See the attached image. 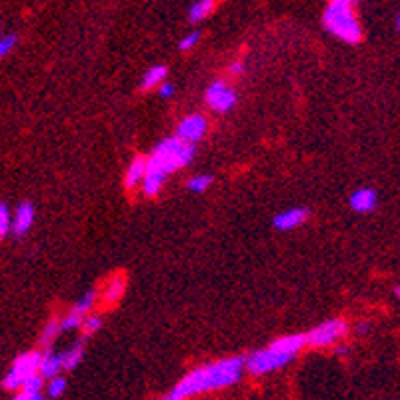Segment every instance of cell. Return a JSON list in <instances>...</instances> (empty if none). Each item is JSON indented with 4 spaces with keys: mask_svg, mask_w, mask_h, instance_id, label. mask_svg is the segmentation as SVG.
I'll return each instance as SVG.
<instances>
[{
    "mask_svg": "<svg viewBox=\"0 0 400 400\" xmlns=\"http://www.w3.org/2000/svg\"><path fill=\"white\" fill-rule=\"evenodd\" d=\"M244 375V356H229L217 362H208L195 368L164 396L159 400H186L202 392L229 389Z\"/></svg>",
    "mask_w": 400,
    "mask_h": 400,
    "instance_id": "1",
    "label": "cell"
},
{
    "mask_svg": "<svg viewBox=\"0 0 400 400\" xmlns=\"http://www.w3.org/2000/svg\"><path fill=\"white\" fill-rule=\"evenodd\" d=\"M307 346L304 334H286L276 338L266 348L254 350L252 355L244 358V370H248L252 377H264L275 370H280L282 366L290 365L297 355Z\"/></svg>",
    "mask_w": 400,
    "mask_h": 400,
    "instance_id": "2",
    "label": "cell"
},
{
    "mask_svg": "<svg viewBox=\"0 0 400 400\" xmlns=\"http://www.w3.org/2000/svg\"><path fill=\"white\" fill-rule=\"evenodd\" d=\"M322 24L328 35L346 45H358L362 40V28L350 0H328L322 14Z\"/></svg>",
    "mask_w": 400,
    "mask_h": 400,
    "instance_id": "3",
    "label": "cell"
},
{
    "mask_svg": "<svg viewBox=\"0 0 400 400\" xmlns=\"http://www.w3.org/2000/svg\"><path fill=\"white\" fill-rule=\"evenodd\" d=\"M195 144H190V142H186V140L174 135V137L160 140L156 149L152 150V156L149 159V162L159 166L160 171H164L166 174H171L178 168L188 166L195 160Z\"/></svg>",
    "mask_w": 400,
    "mask_h": 400,
    "instance_id": "4",
    "label": "cell"
},
{
    "mask_svg": "<svg viewBox=\"0 0 400 400\" xmlns=\"http://www.w3.org/2000/svg\"><path fill=\"white\" fill-rule=\"evenodd\" d=\"M38 366H40V353L28 350L14 358L11 370L6 372V377L2 380V387L11 392H18L23 389L24 382L33 375H38Z\"/></svg>",
    "mask_w": 400,
    "mask_h": 400,
    "instance_id": "5",
    "label": "cell"
},
{
    "mask_svg": "<svg viewBox=\"0 0 400 400\" xmlns=\"http://www.w3.org/2000/svg\"><path fill=\"white\" fill-rule=\"evenodd\" d=\"M346 334H348L346 320L328 319L316 324L309 334H304V338H307V346L324 348V346H332V344H336L338 341H343Z\"/></svg>",
    "mask_w": 400,
    "mask_h": 400,
    "instance_id": "6",
    "label": "cell"
},
{
    "mask_svg": "<svg viewBox=\"0 0 400 400\" xmlns=\"http://www.w3.org/2000/svg\"><path fill=\"white\" fill-rule=\"evenodd\" d=\"M205 101L215 113H229L236 104V92L224 80H217L206 88Z\"/></svg>",
    "mask_w": 400,
    "mask_h": 400,
    "instance_id": "7",
    "label": "cell"
},
{
    "mask_svg": "<svg viewBox=\"0 0 400 400\" xmlns=\"http://www.w3.org/2000/svg\"><path fill=\"white\" fill-rule=\"evenodd\" d=\"M206 132H208V120L202 115L184 116L176 126V137L190 142V144H196L198 140H202Z\"/></svg>",
    "mask_w": 400,
    "mask_h": 400,
    "instance_id": "8",
    "label": "cell"
},
{
    "mask_svg": "<svg viewBox=\"0 0 400 400\" xmlns=\"http://www.w3.org/2000/svg\"><path fill=\"white\" fill-rule=\"evenodd\" d=\"M33 224H35V206L30 205L28 200H24L12 212L11 234H14L16 239H23L24 234L33 229Z\"/></svg>",
    "mask_w": 400,
    "mask_h": 400,
    "instance_id": "9",
    "label": "cell"
},
{
    "mask_svg": "<svg viewBox=\"0 0 400 400\" xmlns=\"http://www.w3.org/2000/svg\"><path fill=\"white\" fill-rule=\"evenodd\" d=\"M348 205L355 210L356 215H370L375 212L378 206V195L375 188L370 186H362V188H356L355 193L348 198Z\"/></svg>",
    "mask_w": 400,
    "mask_h": 400,
    "instance_id": "10",
    "label": "cell"
},
{
    "mask_svg": "<svg viewBox=\"0 0 400 400\" xmlns=\"http://www.w3.org/2000/svg\"><path fill=\"white\" fill-rule=\"evenodd\" d=\"M307 218H309V210L304 206H295V208H286L282 212H278L273 220V224H275L276 230L285 232V230H292L300 224H304Z\"/></svg>",
    "mask_w": 400,
    "mask_h": 400,
    "instance_id": "11",
    "label": "cell"
},
{
    "mask_svg": "<svg viewBox=\"0 0 400 400\" xmlns=\"http://www.w3.org/2000/svg\"><path fill=\"white\" fill-rule=\"evenodd\" d=\"M166 172L160 171L159 166H154L152 162H149V159H147V172H144V178H142V193L147 196H156L162 190V184H164V181H166Z\"/></svg>",
    "mask_w": 400,
    "mask_h": 400,
    "instance_id": "12",
    "label": "cell"
},
{
    "mask_svg": "<svg viewBox=\"0 0 400 400\" xmlns=\"http://www.w3.org/2000/svg\"><path fill=\"white\" fill-rule=\"evenodd\" d=\"M144 172H147V159H135L128 168L125 172V186L130 190V188H137L142 184V178H144Z\"/></svg>",
    "mask_w": 400,
    "mask_h": 400,
    "instance_id": "13",
    "label": "cell"
},
{
    "mask_svg": "<svg viewBox=\"0 0 400 400\" xmlns=\"http://www.w3.org/2000/svg\"><path fill=\"white\" fill-rule=\"evenodd\" d=\"M126 290V280L122 275H115L103 288V298L104 302H108V304H115L118 302L122 295H125Z\"/></svg>",
    "mask_w": 400,
    "mask_h": 400,
    "instance_id": "14",
    "label": "cell"
},
{
    "mask_svg": "<svg viewBox=\"0 0 400 400\" xmlns=\"http://www.w3.org/2000/svg\"><path fill=\"white\" fill-rule=\"evenodd\" d=\"M60 370H62V360H60V355L57 353H45V355H40V366H38V372H40V377L42 378H52L60 375Z\"/></svg>",
    "mask_w": 400,
    "mask_h": 400,
    "instance_id": "15",
    "label": "cell"
},
{
    "mask_svg": "<svg viewBox=\"0 0 400 400\" xmlns=\"http://www.w3.org/2000/svg\"><path fill=\"white\" fill-rule=\"evenodd\" d=\"M166 74H168V69L162 67V64H156V67H150L144 76L140 80V88L142 91H152V88H159L160 84L166 80Z\"/></svg>",
    "mask_w": 400,
    "mask_h": 400,
    "instance_id": "16",
    "label": "cell"
},
{
    "mask_svg": "<svg viewBox=\"0 0 400 400\" xmlns=\"http://www.w3.org/2000/svg\"><path fill=\"white\" fill-rule=\"evenodd\" d=\"M215 2H217V0H195V2L190 4V8H188V14H186V16H188V23H202L206 16L215 11Z\"/></svg>",
    "mask_w": 400,
    "mask_h": 400,
    "instance_id": "17",
    "label": "cell"
},
{
    "mask_svg": "<svg viewBox=\"0 0 400 400\" xmlns=\"http://www.w3.org/2000/svg\"><path fill=\"white\" fill-rule=\"evenodd\" d=\"M84 358V344L74 343L64 353H60V360H62V370H74L80 365V360Z\"/></svg>",
    "mask_w": 400,
    "mask_h": 400,
    "instance_id": "18",
    "label": "cell"
},
{
    "mask_svg": "<svg viewBox=\"0 0 400 400\" xmlns=\"http://www.w3.org/2000/svg\"><path fill=\"white\" fill-rule=\"evenodd\" d=\"M94 304H96V290H88V292H84V295L74 302L72 310L79 312V314H82V316H86L88 312H92Z\"/></svg>",
    "mask_w": 400,
    "mask_h": 400,
    "instance_id": "19",
    "label": "cell"
},
{
    "mask_svg": "<svg viewBox=\"0 0 400 400\" xmlns=\"http://www.w3.org/2000/svg\"><path fill=\"white\" fill-rule=\"evenodd\" d=\"M58 332H60V320L52 319L48 324H46L42 332H40V344L42 346H50V344L57 341Z\"/></svg>",
    "mask_w": 400,
    "mask_h": 400,
    "instance_id": "20",
    "label": "cell"
},
{
    "mask_svg": "<svg viewBox=\"0 0 400 400\" xmlns=\"http://www.w3.org/2000/svg\"><path fill=\"white\" fill-rule=\"evenodd\" d=\"M210 184H212V176H210V174H196V176H193V178L186 183V188H188L190 193L200 195V193L208 190Z\"/></svg>",
    "mask_w": 400,
    "mask_h": 400,
    "instance_id": "21",
    "label": "cell"
},
{
    "mask_svg": "<svg viewBox=\"0 0 400 400\" xmlns=\"http://www.w3.org/2000/svg\"><path fill=\"white\" fill-rule=\"evenodd\" d=\"M80 328H82V334H84V336L96 334V332L103 328V316H98V314H86V316L82 319Z\"/></svg>",
    "mask_w": 400,
    "mask_h": 400,
    "instance_id": "22",
    "label": "cell"
},
{
    "mask_svg": "<svg viewBox=\"0 0 400 400\" xmlns=\"http://www.w3.org/2000/svg\"><path fill=\"white\" fill-rule=\"evenodd\" d=\"M12 229V210L6 202H0V236H8Z\"/></svg>",
    "mask_w": 400,
    "mask_h": 400,
    "instance_id": "23",
    "label": "cell"
},
{
    "mask_svg": "<svg viewBox=\"0 0 400 400\" xmlns=\"http://www.w3.org/2000/svg\"><path fill=\"white\" fill-rule=\"evenodd\" d=\"M48 396L50 399H58V396H62L64 394V390H67V378L60 377V375H57V377L48 378Z\"/></svg>",
    "mask_w": 400,
    "mask_h": 400,
    "instance_id": "24",
    "label": "cell"
},
{
    "mask_svg": "<svg viewBox=\"0 0 400 400\" xmlns=\"http://www.w3.org/2000/svg\"><path fill=\"white\" fill-rule=\"evenodd\" d=\"M82 314H79V312H74V310H70L69 314L64 316V319L60 320V331H76V328H80V324H82Z\"/></svg>",
    "mask_w": 400,
    "mask_h": 400,
    "instance_id": "25",
    "label": "cell"
},
{
    "mask_svg": "<svg viewBox=\"0 0 400 400\" xmlns=\"http://www.w3.org/2000/svg\"><path fill=\"white\" fill-rule=\"evenodd\" d=\"M16 42H18L16 35H2V36H0V58L8 57L12 50H14Z\"/></svg>",
    "mask_w": 400,
    "mask_h": 400,
    "instance_id": "26",
    "label": "cell"
},
{
    "mask_svg": "<svg viewBox=\"0 0 400 400\" xmlns=\"http://www.w3.org/2000/svg\"><path fill=\"white\" fill-rule=\"evenodd\" d=\"M198 42H200V33H198V30H193V33H188V35L181 40V46H178V48H181L183 52H188V50H193Z\"/></svg>",
    "mask_w": 400,
    "mask_h": 400,
    "instance_id": "27",
    "label": "cell"
},
{
    "mask_svg": "<svg viewBox=\"0 0 400 400\" xmlns=\"http://www.w3.org/2000/svg\"><path fill=\"white\" fill-rule=\"evenodd\" d=\"M42 387H45V378L40 377V372H38V375H33V377L28 378L21 390H28V392H40Z\"/></svg>",
    "mask_w": 400,
    "mask_h": 400,
    "instance_id": "28",
    "label": "cell"
},
{
    "mask_svg": "<svg viewBox=\"0 0 400 400\" xmlns=\"http://www.w3.org/2000/svg\"><path fill=\"white\" fill-rule=\"evenodd\" d=\"M12 400H46L42 392H28V390H18V394Z\"/></svg>",
    "mask_w": 400,
    "mask_h": 400,
    "instance_id": "29",
    "label": "cell"
},
{
    "mask_svg": "<svg viewBox=\"0 0 400 400\" xmlns=\"http://www.w3.org/2000/svg\"><path fill=\"white\" fill-rule=\"evenodd\" d=\"M174 92H176V88H174V84H171V82H162L159 86V94L160 98H171V96H174Z\"/></svg>",
    "mask_w": 400,
    "mask_h": 400,
    "instance_id": "30",
    "label": "cell"
},
{
    "mask_svg": "<svg viewBox=\"0 0 400 400\" xmlns=\"http://www.w3.org/2000/svg\"><path fill=\"white\" fill-rule=\"evenodd\" d=\"M230 72H232L234 76H240V74L244 72V62H242V60H236V62H232V64H230Z\"/></svg>",
    "mask_w": 400,
    "mask_h": 400,
    "instance_id": "31",
    "label": "cell"
},
{
    "mask_svg": "<svg viewBox=\"0 0 400 400\" xmlns=\"http://www.w3.org/2000/svg\"><path fill=\"white\" fill-rule=\"evenodd\" d=\"M356 332H358V334H366V332H368V324H358V326H356Z\"/></svg>",
    "mask_w": 400,
    "mask_h": 400,
    "instance_id": "32",
    "label": "cell"
},
{
    "mask_svg": "<svg viewBox=\"0 0 400 400\" xmlns=\"http://www.w3.org/2000/svg\"><path fill=\"white\" fill-rule=\"evenodd\" d=\"M336 355L338 356L348 355V346H338V348H336Z\"/></svg>",
    "mask_w": 400,
    "mask_h": 400,
    "instance_id": "33",
    "label": "cell"
},
{
    "mask_svg": "<svg viewBox=\"0 0 400 400\" xmlns=\"http://www.w3.org/2000/svg\"><path fill=\"white\" fill-rule=\"evenodd\" d=\"M394 297H396L400 300V285L394 286Z\"/></svg>",
    "mask_w": 400,
    "mask_h": 400,
    "instance_id": "34",
    "label": "cell"
},
{
    "mask_svg": "<svg viewBox=\"0 0 400 400\" xmlns=\"http://www.w3.org/2000/svg\"><path fill=\"white\" fill-rule=\"evenodd\" d=\"M396 30L400 33V12H399V16H396Z\"/></svg>",
    "mask_w": 400,
    "mask_h": 400,
    "instance_id": "35",
    "label": "cell"
},
{
    "mask_svg": "<svg viewBox=\"0 0 400 400\" xmlns=\"http://www.w3.org/2000/svg\"><path fill=\"white\" fill-rule=\"evenodd\" d=\"M4 35V33H2V24H0V36Z\"/></svg>",
    "mask_w": 400,
    "mask_h": 400,
    "instance_id": "36",
    "label": "cell"
},
{
    "mask_svg": "<svg viewBox=\"0 0 400 400\" xmlns=\"http://www.w3.org/2000/svg\"><path fill=\"white\" fill-rule=\"evenodd\" d=\"M350 2H353V4H355V2H360V0H350Z\"/></svg>",
    "mask_w": 400,
    "mask_h": 400,
    "instance_id": "37",
    "label": "cell"
}]
</instances>
